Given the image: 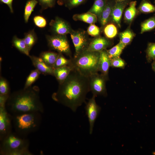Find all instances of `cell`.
<instances>
[{
	"mask_svg": "<svg viewBox=\"0 0 155 155\" xmlns=\"http://www.w3.org/2000/svg\"><path fill=\"white\" fill-rule=\"evenodd\" d=\"M29 57L36 69L41 73L44 75L54 76V69L46 65L40 57L30 55Z\"/></svg>",
	"mask_w": 155,
	"mask_h": 155,
	"instance_id": "cell-13",
	"label": "cell"
},
{
	"mask_svg": "<svg viewBox=\"0 0 155 155\" xmlns=\"http://www.w3.org/2000/svg\"><path fill=\"white\" fill-rule=\"evenodd\" d=\"M41 73L36 69L32 70L26 78L24 88H27L31 86L38 78Z\"/></svg>",
	"mask_w": 155,
	"mask_h": 155,
	"instance_id": "cell-29",
	"label": "cell"
},
{
	"mask_svg": "<svg viewBox=\"0 0 155 155\" xmlns=\"http://www.w3.org/2000/svg\"><path fill=\"white\" fill-rule=\"evenodd\" d=\"M72 70V68L69 65L54 69V76L59 84L62 83L65 81Z\"/></svg>",
	"mask_w": 155,
	"mask_h": 155,
	"instance_id": "cell-18",
	"label": "cell"
},
{
	"mask_svg": "<svg viewBox=\"0 0 155 155\" xmlns=\"http://www.w3.org/2000/svg\"><path fill=\"white\" fill-rule=\"evenodd\" d=\"M73 19L75 20H80L92 24L96 22L97 16L94 14L88 12L83 14L74 15Z\"/></svg>",
	"mask_w": 155,
	"mask_h": 155,
	"instance_id": "cell-21",
	"label": "cell"
},
{
	"mask_svg": "<svg viewBox=\"0 0 155 155\" xmlns=\"http://www.w3.org/2000/svg\"><path fill=\"white\" fill-rule=\"evenodd\" d=\"M152 154H153L155 155V151L153 152H152Z\"/></svg>",
	"mask_w": 155,
	"mask_h": 155,
	"instance_id": "cell-42",
	"label": "cell"
},
{
	"mask_svg": "<svg viewBox=\"0 0 155 155\" xmlns=\"http://www.w3.org/2000/svg\"><path fill=\"white\" fill-rule=\"evenodd\" d=\"M104 32L106 38L110 39L115 37L118 33L117 28L113 23L106 25L104 28Z\"/></svg>",
	"mask_w": 155,
	"mask_h": 155,
	"instance_id": "cell-28",
	"label": "cell"
},
{
	"mask_svg": "<svg viewBox=\"0 0 155 155\" xmlns=\"http://www.w3.org/2000/svg\"><path fill=\"white\" fill-rule=\"evenodd\" d=\"M100 55L98 64V71L101 74L108 77V73L111 67L110 59L109 58L106 49L100 52Z\"/></svg>",
	"mask_w": 155,
	"mask_h": 155,
	"instance_id": "cell-15",
	"label": "cell"
},
{
	"mask_svg": "<svg viewBox=\"0 0 155 155\" xmlns=\"http://www.w3.org/2000/svg\"><path fill=\"white\" fill-rule=\"evenodd\" d=\"M70 34L75 48V57L86 50L89 42L84 32L72 31Z\"/></svg>",
	"mask_w": 155,
	"mask_h": 155,
	"instance_id": "cell-10",
	"label": "cell"
},
{
	"mask_svg": "<svg viewBox=\"0 0 155 155\" xmlns=\"http://www.w3.org/2000/svg\"><path fill=\"white\" fill-rule=\"evenodd\" d=\"M100 53L99 52L85 50L71 59L69 65L82 75L89 77L98 73Z\"/></svg>",
	"mask_w": 155,
	"mask_h": 155,
	"instance_id": "cell-3",
	"label": "cell"
},
{
	"mask_svg": "<svg viewBox=\"0 0 155 155\" xmlns=\"http://www.w3.org/2000/svg\"><path fill=\"white\" fill-rule=\"evenodd\" d=\"M13 0H0V1L5 4H7L10 9L11 12H13L12 7V3Z\"/></svg>",
	"mask_w": 155,
	"mask_h": 155,
	"instance_id": "cell-39",
	"label": "cell"
},
{
	"mask_svg": "<svg viewBox=\"0 0 155 155\" xmlns=\"http://www.w3.org/2000/svg\"><path fill=\"white\" fill-rule=\"evenodd\" d=\"M33 20L36 25L40 28L44 27L46 24V20L43 17L40 16H35Z\"/></svg>",
	"mask_w": 155,
	"mask_h": 155,
	"instance_id": "cell-36",
	"label": "cell"
},
{
	"mask_svg": "<svg viewBox=\"0 0 155 155\" xmlns=\"http://www.w3.org/2000/svg\"><path fill=\"white\" fill-rule=\"evenodd\" d=\"M87 32L89 35L93 36H96L99 34L100 30L98 27L94 24H92L88 27Z\"/></svg>",
	"mask_w": 155,
	"mask_h": 155,
	"instance_id": "cell-35",
	"label": "cell"
},
{
	"mask_svg": "<svg viewBox=\"0 0 155 155\" xmlns=\"http://www.w3.org/2000/svg\"><path fill=\"white\" fill-rule=\"evenodd\" d=\"M58 55L59 54L53 52L46 51L41 53L40 57L46 65L54 69Z\"/></svg>",
	"mask_w": 155,
	"mask_h": 155,
	"instance_id": "cell-19",
	"label": "cell"
},
{
	"mask_svg": "<svg viewBox=\"0 0 155 155\" xmlns=\"http://www.w3.org/2000/svg\"><path fill=\"white\" fill-rule=\"evenodd\" d=\"M154 3L155 4V0H154Z\"/></svg>",
	"mask_w": 155,
	"mask_h": 155,
	"instance_id": "cell-44",
	"label": "cell"
},
{
	"mask_svg": "<svg viewBox=\"0 0 155 155\" xmlns=\"http://www.w3.org/2000/svg\"><path fill=\"white\" fill-rule=\"evenodd\" d=\"M13 45L20 51L29 56V51L24 39H20L15 36L12 40Z\"/></svg>",
	"mask_w": 155,
	"mask_h": 155,
	"instance_id": "cell-23",
	"label": "cell"
},
{
	"mask_svg": "<svg viewBox=\"0 0 155 155\" xmlns=\"http://www.w3.org/2000/svg\"><path fill=\"white\" fill-rule=\"evenodd\" d=\"M50 25L53 30L59 35H64L70 33L72 31L68 24L58 18H57L55 20H52Z\"/></svg>",
	"mask_w": 155,
	"mask_h": 155,
	"instance_id": "cell-14",
	"label": "cell"
},
{
	"mask_svg": "<svg viewBox=\"0 0 155 155\" xmlns=\"http://www.w3.org/2000/svg\"><path fill=\"white\" fill-rule=\"evenodd\" d=\"M49 45L51 48L70 56L71 51L67 39L64 35H58L47 38Z\"/></svg>",
	"mask_w": 155,
	"mask_h": 155,
	"instance_id": "cell-7",
	"label": "cell"
},
{
	"mask_svg": "<svg viewBox=\"0 0 155 155\" xmlns=\"http://www.w3.org/2000/svg\"><path fill=\"white\" fill-rule=\"evenodd\" d=\"M125 0H116V1H124Z\"/></svg>",
	"mask_w": 155,
	"mask_h": 155,
	"instance_id": "cell-41",
	"label": "cell"
},
{
	"mask_svg": "<svg viewBox=\"0 0 155 155\" xmlns=\"http://www.w3.org/2000/svg\"><path fill=\"white\" fill-rule=\"evenodd\" d=\"M112 42L107 38L98 37L89 42L86 50L100 52L111 45Z\"/></svg>",
	"mask_w": 155,
	"mask_h": 155,
	"instance_id": "cell-12",
	"label": "cell"
},
{
	"mask_svg": "<svg viewBox=\"0 0 155 155\" xmlns=\"http://www.w3.org/2000/svg\"><path fill=\"white\" fill-rule=\"evenodd\" d=\"M29 51L36 41V37L33 31L29 32L26 35L24 38Z\"/></svg>",
	"mask_w": 155,
	"mask_h": 155,
	"instance_id": "cell-33",
	"label": "cell"
},
{
	"mask_svg": "<svg viewBox=\"0 0 155 155\" xmlns=\"http://www.w3.org/2000/svg\"><path fill=\"white\" fill-rule=\"evenodd\" d=\"M131 1V0L116 1L113 8L111 20L119 28L121 26V20L123 12L125 8L129 4Z\"/></svg>",
	"mask_w": 155,
	"mask_h": 155,
	"instance_id": "cell-11",
	"label": "cell"
},
{
	"mask_svg": "<svg viewBox=\"0 0 155 155\" xmlns=\"http://www.w3.org/2000/svg\"><path fill=\"white\" fill-rule=\"evenodd\" d=\"M61 0L62 1H67V0Z\"/></svg>",
	"mask_w": 155,
	"mask_h": 155,
	"instance_id": "cell-43",
	"label": "cell"
},
{
	"mask_svg": "<svg viewBox=\"0 0 155 155\" xmlns=\"http://www.w3.org/2000/svg\"><path fill=\"white\" fill-rule=\"evenodd\" d=\"M138 12L148 13L155 12V5L148 0H142L137 9Z\"/></svg>",
	"mask_w": 155,
	"mask_h": 155,
	"instance_id": "cell-25",
	"label": "cell"
},
{
	"mask_svg": "<svg viewBox=\"0 0 155 155\" xmlns=\"http://www.w3.org/2000/svg\"><path fill=\"white\" fill-rule=\"evenodd\" d=\"M116 2V0H107L104 9L98 17L99 22L102 26L106 25L111 20L112 11Z\"/></svg>",
	"mask_w": 155,
	"mask_h": 155,
	"instance_id": "cell-16",
	"label": "cell"
},
{
	"mask_svg": "<svg viewBox=\"0 0 155 155\" xmlns=\"http://www.w3.org/2000/svg\"><path fill=\"white\" fill-rule=\"evenodd\" d=\"M152 68V70L155 72V61H153L151 64Z\"/></svg>",
	"mask_w": 155,
	"mask_h": 155,
	"instance_id": "cell-40",
	"label": "cell"
},
{
	"mask_svg": "<svg viewBox=\"0 0 155 155\" xmlns=\"http://www.w3.org/2000/svg\"><path fill=\"white\" fill-rule=\"evenodd\" d=\"M90 91L89 77L72 69L57 91L52 95V99L75 112L85 101L87 94Z\"/></svg>",
	"mask_w": 155,
	"mask_h": 155,
	"instance_id": "cell-1",
	"label": "cell"
},
{
	"mask_svg": "<svg viewBox=\"0 0 155 155\" xmlns=\"http://www.w3.org/2000/svg\"><path fill=\"white\" fill-rule=\"evenodd\" d=\"M37 86H31L10 94L5 106L12 115L32 112H43L44 109Z\"/></svg>",
	"mask_w": 155,
	"mask_h": 155,
	"instance_id": "cell-2",
	"label": "cell"
},
{
	"mask_svg": "<svg viewBox=\"0 0 155 155\" xmlns=\"http://www.w3.org/2000/svg\"><path fill=\"white\" fill-rule=\"evenodd\" d=\"M41 113L32 112L13 115L12 122L16 132L26 137L37 130L41 123Z\"/></svg>",
	"mask_w": 155,
	"mask_h": 155,
	"instance_id": "cell-4",
	"label": "cell"
},
{
	"mask_svg": "<svg viewBox=\"0 0 155 155\" xmlns=\"http://www.w3.org/2000/svg\"><path fill=\"white\" fill-rule=\"evenodd\" d=\"M0 105V138L1 141L11 132L12 118L6 110L5 105Z\"/></svg>",
	"mask_w": 155,
	"mask_h": 155,
	"instance_id": "cell-8",
	"label": "cell"
},
{
	"mask_svg": "<svg viewBox=\"0 0 155 155\" xmlns=\"http://www.w3.org/2000/svg\"><path fill=\"white\" fill-rule=\"evenodd\" d=\"M1 154L7 155H32L28 150L29 141L12 131L1 141Z\"/></svg>",
	"mask_w": 155,
	"mask_h": 155,
	"instance_id": "cell-5",
	"label": "cell"
},
{
	"mask_svg": "<svg viewBox=\"0 0 155 155\" xmlns=\"http://www.w3.org/2000/svg\"><path fill=\"white\" fill-rule=\"evenodd\" d=\"M10 89L8 82L3 77H1L0 79V95L9 96Z\"/></svg>",
	"mask_w": 155,
	"mask_h": 155,
	"instance_id": "cell-31",
	"label": "cell"
},
{
	"mask_svg": "<svg viewBox=\"0 0 155 155\" xmlns=\"http://www.w3.org/2000/svg\"><path fill=\"white\" fill-rule=\"evenodd\" d=\"M89 77L90 91L93 96H106L107 95L106 82L108 77L98 73L93 74Z\"/></svg>",
	"mask_w": 155,
	"mask_h": 155,
	"instance_id": "cell-6",
	"label": "cell"
},
{
	"mask_svg": "<svg viewBox=\"0 0 155 155\" xmlns=\"http://www.w3.org/2000/svg\"><path fill=\"white\" fill-rule=\"evenodd\" d=\"M146 58L147 61L150 63L155 59V43H148L146 50Z\"/></svg>",
	"mask_w": 155,
	"mask_h": 155,
	"instance_id": "cell-30",
	"label": "cell"
},
{
	"mask_svg": "<svg viewBox=\"0 0 155 155\" xmlns=\"http://www.w3.org/2000/svg\"><path fill=\"white\" fill-rule=\"evenodd\" d=\"M110 60L111 67H113L123 69L126 65L125 61L120 57L113 58Z\"/></svg>",
	"mask_w": 155,
	"mask_h": 155,
	"instance_id": "cell-34",
	"label": "cell"
},
{
	"mask_svg": "<svg viewBox=\"0 0 155 155\" xmlns=\"http://www.w3.org/2000/svg\"><path fill=\"white\" fill-rule=\"evenodd\" d=\"M70 62V59H67L63 56L62 53H59L55 63L54 69L68 65Z\"/></svg>",
	"mask_w": 155,
	"mask_h": 155,
	"instance_id": "cell-32",
	"label": "cell"
},
{
	"mask_svg": "<svg viewBox=\"0 0 155 155\" xmlns=\"http://www.w3.org/2000/svg\"><path fill=\"white\" fill-rule=\"evenodd\" d=\"M43 5L46 7H52L55 3V0H38Z\"/></svg>",
	"mask_w": 155,
	"mask_h": 155,
	"instance_id": "cell-38",
	"label": "cell"
},
{
	"mask_svg": "<svg viewBox=\"0 0 155 155\" xmlns=\"http://www.w3.org/2000/svg\"><path fill=\"white\" fill-rule=\"evenodd\" d=\"M96 96H93L86 103L85 109L90 125V134H91L93 131L94 123L98 117L101 108L97 104L95 100Z\"/></svg>",
	"mask_w": 155,
	"mask_h": 155,
	"instance_id": "cell-9",
	"label": "cell"
},
{
	"mask_svg": "<svg viewBox=\"0 0 155 155\" xmlns=\"http://www.w3.org/2000/svg\"><path fill=\"white\" fill-rule=\"evenodd\" d=\"M38 3L36 0H29L26 3L24 13V19L26 22L28 21L30 16Z\"/></svg>",
	"mask_w": 155,
	"mask_h": 155,
	"instance_id": "cell-27",
	"label": "cell"
},
{
	"mask_svg": "<svg viewBox=\"0 0 155 155\" xmlns=\"http://www.w3.org/2000/svg\"><path fill=\"white\" fill-rule=\"evenodd\" d=\"M86 0H67L66 5L69 8L77 6L83 3Z\"/></svg>",
	"mask_w": 155,
	"mask_h": 155,
	"instance_id": "cell-37",
	"label": "cell"
},
{
	"mask_svg": "<svg viewBox=\"0 0 155 155\" xmlns=\"http://www.w3.org/2000/svg\"><path fill=\"white\" fill-rule=\"evenodd\" d=\"M135 35L129 26L125 30L119 34V41L126 46L130 44Z\"/></svg>",
	"mask_w": 155,
	"mask_h": 155,
	"instance_id": "cell-20",
	"label": "cell"
},
{
	"mask_svg": "<svg viewBox=\"0 0 155 155\" xmlns=\"http://www.w3.org/2000/svg\"><path fill=\"white\" fill-rule=\"evenodd\" d=\"M141 34L150 31L155 28V16L151 17L142 22L141 26Z\"/></svg>",
	"mask_w": 155,
	"mask_h": 155,
	"instance_id": "cell-26",
	"label": "cell"
},
{
	"mask_svg": "<svg viewBox=\"0 0 155 155\" xmlns=\"http://www.w3.org/2000/svg\"><path fill=\"white\" fill-rule=\"evenodd\" d=\"M107 0H95L92 6L88 12L99 17L105 6Z\"/></svg>",
	"mask_w": 155,
	"mask_h": 155,
	"instance_id": "cell-22",
	"label": "cell"
},
{
	"mask_svg": "<svg viewBox=\"0 0 155 155\" xmlns=\"http://www.w3.org/2000/svg\"><path fill=\"white\" fill-rule=\"evenodd\" d=\"M137 1H131L129 4V7L124 12V20L125 22L129 24H131L139 13L136 8Z\"/></svg>",
	"mask_w": 155,
	"mask_h": 155,
	"instance_id": "cell-17",
	"label": "cell"
},
{
	"mask_svg": "<svg viewBox=\"0 0 155 155\" xmlns=\"http://www.w3.org/2000/svg\"><path fill=\"white\" fill-rule=\"evenodd\" d=\"M126 46L121 42H119L116 45L108 50H106L109 58L119 57L123 50Z\"/></svg>",
	"mask_w": 155,
	"mask_h": 155,
	"instance_id": "cell-24",
	"label": "cell"
}]
</instances>
